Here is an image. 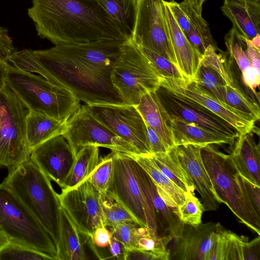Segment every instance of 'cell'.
I'll list each match as a JSON object with an SVG mask.
<instances>
[{"label": "cell", "mask_w": 260, "mask_h": 260, "mask_svg": "<svg viewBox=\"0 0 260 260\" xmlns=\"http://www.w3.org/2000/svg\"><path fill=\"white\" fill-rule=\"evenodd\" d=\"M160 85L212 112L235 128L240 135L254 131L255 123L243 114L199 87L193 80L161 77Z\"/></svg>", "instance_id": "5bb4252c"}, {"label": "cell", "mask_w": 260, "mask_h": 260, "mask_svg": "<svg viewBox=\"0 0 260 260\" xmlns=\"http://www.w3.org/2000/svg\"><path fill=\"white\" fill-rule=\"evenodd\" d=\"M206 1V0H202V3L203 4V5L204 3Z\"/></svg>", "instance_id": "11a10c76"}, {"label": "cell", "mask_w": 260, "mask_h": 260, "mask_svg": "<svg viewBox=\"0 0 260 260\" xmlns=\"http://www.w3.org/2000/svg\"><path fill=\"white\" fill-rule=\"evenodd\" d=\"M218 222L201 223L197 226L185 224L180 237L175 239L169 259L207 260L216 239Z\"/></svg>", "instance_id": "ac0fdd59"}, {"label": "cell", "mask_w": 260, "mask_h": 260, "mask_svg": "<svg viewBox=\"0 0 260 260\" xmlns=\"http://www.w3.org/2000/svg\"><path fill=\"white\" fill-rule=\"evenodd\" d=\"M208 145L201 147V154L214 189L221 203L225 204L239 219L260 235V215L253 208L242 177L230 155Z\"/></svg>", "instance_id": "5b68a950"}, {"label": "cell", "mask_w": 260, "mask_h": 260, "mask_svg": "<svg viewBox=\"0 0 260 260\" xmlns=\"http://www.w3.org/2000/svg\"><path fill=\"white\" fill-rule=\"evenodd\" d=\"M252 44L257 49H260V36H256L252 40H250Z\"/></svg>", "instance_id": "db71d44e"}, {"label": "cell", "mask_w": 260, "mask_h": 260, "mask_svg": "<svg viewBox=\"0 0 260 260\" xmlns=\"http://www.w3.org/2000/svg\"><path fill=\"white\" fill-rule=\"evenodd\" d=\"M126 40L133 31L138 0H96Z\"/></svg>", "instance_id": "83f0119b"}, {"label": "cell", "mask_w": 260, "mask_h": 260, "mask_svg": "<svg viewBox=\"0 0 260 260\" xmlns=\"http://www.w3.org/2000/svg\"><path fill=\"white\" fill-rule=\"evenodd\" d=\"M99 147L87 145L76 154L72 167L66 180L64 187L68 189L86 180L98 166L100 159Z\"/></svg>", "instance_id": "484cf974"}, {"label": "cell", "mask_w": 260, "mask_h": 260, "mask_svg": "<svg viewBox=\"0 0 260 260\" xmlns=\"http://www.w3.org/2000/svg\"><path fill=\"white\" fill-rule=\"evenodd\" d=\"M100 201L105 226L112 228L126 223L136 222L134 217L106 192L100 193Z\"/></svg>", "instance_id": "e575fe53"}, {"label": "cell", "mask_w": 260, "mask_h": 260, "mask_svg": "<svg viewBox=\"0 0 260 260\" xmlns=\"http://www.w3.org/2000/svg\"><path fill=\"white\" fill-rule=\"evenodd\" d=\"M259 236L249 242L246 241L244 242L242 247L243 260H259Z\"/></svg>", "instance_id": "ee69618b"}, {"label": "cell", "mask_w": 260, "mask_h": 260, "mask_svg": "<svg viewBox=\"0 0 260 260\" xmlns=\"http://www.w3.org/2000/svg\"><path fill=\"white\" fill-rule=\"evenodd\" d=\"M146 126L147 138L152 153L167 152L169 149L156 133L146 124Z\"/></svg>", "instance_id": "7dc6e473"}, {"label": "cell", "mask_w": 260, "mask_h": 260, "mask_svg": "<svg viewBox=\"0 0 260 260\" xmlns=\"http://www.w3.org/2000/svg\"><path fill=\"white\" fill-rule=\"evenodd\" d=\"M113 171L106 193L121 205L142 228L157 234V219L147 173L126 154L112 151Z\"/></svg>", "instance_id": "277c9868"}, {"label": "cell", "mask_w": 260, "mask_h": 260, "mask_svg": "<svg viewBox=\"0 0 260 260\" xmlns=\"http://www.w3.org/2000/svg\"><path fill=\"white\" fill-rule=\"evenodd\" d=\"M166 119L171 129L175 146L192 144L202 147L213 144L232 145L236 139L193 123L176 119Z\"/></svg>", "instance_id": "44dd1931"}, {"label": "cell", "mask_w": 260, "mask_h": 260, "mask_svg": "<svg viewBox=\"0 0 260 260\" xmlns=\"http://www.w3.org/2000/svg\"><path fill=\"white\" fill-rule=\"evenodd\" d=\"M2 183L36 217L57 247L61 206L50 179L29 158L8 173Z\"/></svg>", "instance_id": "3957f363"}, {"label": "cell", "mask_w": 260, "mask_h": 260, "mask_svg": "<svg viewBox=\"0 0 260 260\" xmlns=\"http://www.w3.org/2000/svg\"><path fill=\"white\" fill-rule=\"evenodd\" d=\"M13 41L7 29L0 26V59L7 61V58L14 52Z\"/></svg>", "instance_id": "b9f144b4"}, {"label": "cell", "mask_w": 260, "mask_h": 260, "mask_svg": "<svg viewBox=\"0 0 260 260\" xmlns=\"http://www.w3.org/2000/svg\"><path fill=\"white\" fill-rule=\"evenodd\" d=\"M155 93L165 118L193 123L235 139L240 135L232 126L212 112L169 92L160 85Z\"/></svg>", "instance_id": "9a60e30c"}, {"label": "cell", "mask_w": 260, "mask_h": 260, "mask_svg": "<svg viewBox=\"0 0 260 260\" xmlns=\"http://www.w3.org/2000/svg\"><path fill=\"white\" fill-rule=\"evenodd\" d=\"M201 147L185 144L175 146L174 148L194 189L201 196L204 211H214L218 209L221 202L204 165L201 154Z\"/></svg>", "instance_id": "e0dca14e"}, {"label": "cell", "mask_w": 260, "mask_h": 260, "mask_svg": "<svg viewBox=\"0 0 260 260\" xmlns=\"http://www.w3.org/2000/svg\"><path fill=\"white\" fill-rule=\"evenodd\" d=\"M254 1L260 3V0H254Z\"/></svg>", "instance_id": "9f6ffc18"}, {"label": "cell", "mask_w": 260, "mask_h": 260, "mask_svg": "<svg viewBox=\"0 0 260 260\" xmlns=\"http://www.w3.org/2000/svg\"><path fill=\"white\" fill-rule=\"evenodd\" d=\"M86 106L98 121L135 147L140 154H152L145 122L135 106L127 104Z\"/></svg>", "instance_id": "7c38bea8"}, {"label": "cell", "mask_w": 260, "mask_h": 260, "mask_svg": "<svg viewBox=\"0 0 260 260\" xmlns=\"http://www.w3.org/2000/svg\"><path fill=\"white\" fill-rule=\"evenodd\" d=\"M6 84L30 111L44 113L62 122L81 107L69 89L51 83L40 75L19 69L8 62Z\"/></svg>", "instance_id": "8992f818"}, {"label": "cell", "mask_w": 260, "mask_h": 260, "mask_svg": "<svg viewBox=\"0 0 260 260\" xmlns=\"http://www.w3.org/2000/svg\"><path fill=\"white\" fill-rule=\"evenodd\" d=\"M27 14L55 45L126 40L96 0H32Z\"/></svg>", "instance_id": "7a4b0ae2"}, {"label": "cell", "mask_w": 260, "mask_h": 260, "mask_svg": "<svg viewBox=\"0 0 260 260\" xmlns=\"http://www.w3.org/2000/svg\"><path fill=\"white\" fill-rule=\"evenodd\" d=\"M106 226H102L97 228L93 232L91 239L94 246L100 248L108 247L112 239L111 231Z\"/></svg>", "instance_id": "f6af8a7d"}, {"label": "cell", "mask_w": 260, "mask_h": 260, "mask_svg": "<svg viewBox=\"0 0 260 260\" xmlns=\"http://www.w3.org/2000/svg\"><path fill=\"white\" fill-rule=\"evenodd\" d=\"M113 158L111 153L100 159L87 180L100 193L106 192L112 177Z\"/></svg>", "instance_id": "8d00e7d4"}, {"label": "cell", "mask_w": 260, "mask_h": 260, "mask_svg": "<svg viewBox=\"0 0 260 260\" xmlns=\"http://www.w3.org/2000/svg\"><path fill=\"white\" fill-rule=\"evenodd\" d=\"M242 39L246 44V48L245 52L251 67L260 73V49L256 48L250 40Z\"/></svg>", "instance_id": "bcb514c9"}, {"label": "cell", "mask_w": 260, "mask_h": 260, "mask_svg": "<svg viewBox=\"0 0 260 260\" xmlns=\"http://www.w3.org/2000/svg\"><path fill=\"white\" fill-rule=\"evenodd\" d=\"M242 78L244 83L256 94L255 90L260 84V73L251 67L242 72Z\"/></svg>", "instance_id": "c3c4849f"}, {"label": "cell", "mask_w": 260, "mask_h": 260, "mask_svg": "<svg viewBox=\"0 0 260 260\" xmlns=\"http://www.w3.org/2000/svg\"><path fill=\"white\" fill-rule=\"evenodd\" d=\"M185 195L184 203L178 206L179 218L184 224L197 226L202 223L203 205L194 193L189 192Z\"/></svg>", "instance_id": "d590c367"}, {"label": "cell", "mask_w": 260, "mask_h": 260, "mask_svg": "<svg viewBox=\"0 0 260 260\" xmlns=\"http://www.w3.org/2000/svg\"><path fill=\"white\" fill-rule=\"evenodd\" d=\"M51 260L36 251L9 242L0 250V260Z\"/></svg>", "instance_id": "74e56055"}, {"label": "cell", "mask_w": 260, "mask_h": 260, "mask_svg": "<svg viewBox=\"0 0 260 260\" xmlns=\"http://www.w3.org/2000/svg\"><path fill=\"white\" fill-rule=\"evenodd\" d=\"M9 242V240L6 235L0 228V250Z\"/></svg>", "instance_id": "f5cc1de1"}, {"label": "cell", "mask_w": 260, "mask_h": 260, "mask_svg": "<svg viewBox=\"0 0 260 260\" xmlns=\"http://www.w3.org/2000/svg\"><path fill=\"white\" fill-rule=\"evenodd\" d=\"M149 156L161 172L185 193H194L193 185L179 160L174 147L166 152L152 153Z\"/></svg>", "instance_id": "4316f807"}, {"label": "cell", "mask_w": 260, "mask_h": 260, "mask_svg": "<svg viewBox=\"0 0 260 260\" xmlns=\"http://www.w3.org/2000/svg\"><path fill=\"white\" fill-rule=\"evenodd\" d=\"M242 180L249 201L257 214L260 215V186L243 177Z\"/></svg>", "instance_id": "7bdbcfd3"}, {"label": "cell", "mask_w": 260, "mask_h": 260, "mask_svg": "<svg viewBox=\"0 0 260 260\" xmlns=\"http://www.w3.org/2000/svg\"><path fill=\"white\" fill-rule=\"evenodd\" d=\"M62 135L69 144L74 157L80 149L87 145L106 148L129 155L140 154L135 147L98 121L86 105L81 106L68 120Z\"/></svg>", "instance_id": "30bf717a"}, {"label": "cell", "mask_w": 260, "mask_h": 260, "mask_svg": "<svg viewBox=\"0 0 260 260\" xmlns=\"http://www.w3.org/2000/svg\"><path fill=\"white\" fill-rule=\"evenodd\" d=\"M224 103L243 114L254 123L259 119L258 105L248 97L238 85L231 87L226 85Z\"/></svg>", "instance_id": "d6a6232c"}, {"label": "cell", "mask_w": 260, "mask_h": 260, "mask_svg": "<svg viewBox=\"0 0 260 260\" xmlns=\"http://www.w3.org/2000/svg\"><path fill=\"white\" fill-rule=\"evenodd\" d=\"M8 62L0 59V92L6 85Z\"/></svg>", "instance_id": "816d5d0a"}, {"label": "cell", "mask_w": 260, "mask_h": 260, "mask_svg": "<svg viewBox=\"0 0 260 260\" xmlns=\"http://www.w3.org/2000/svg\"><path fill=\"white\" fill-rule=\"evenodd\" d=\"M223 14L241 38L252 40L260 33V3L254 0H224Z\"/></svg>", "instance_id": "ffe728a7"}, {"label": "cell", "mask_w": 260, "mask_h": 260, "mask_svg": "<svg viewBox=\"0 0 260 260\" xmlns=\"http://www.w3.org/2000/svg\"><path fill=\"white\" fill-rule=\"evenodd\" d=\"M124 260H158L152 252L137 249L124 248Z\"/></svg>", "instance_id": "681fc988"}, {"label": "cell", "mask_w": 260, "mask_h": 260, "mask_svg": "<svg viewBox=\"0 0 260 260\" xmlns=\"http://www.w3.org/2000/svg\"><path fill=\"white\" fill-rule=\"evenodd\" d=\"M30 111L6 84L0 92V167L8 173L29 159L26 118Z\"/></svg>", "instance_id": "9c48e42d"}, {"label": "cell", "mask_w": 260, "mask_h": 260, "mask_svg": "<svg viewBox=\"0 0 260 260\" xmlns=\"http://www.w3.org/2000/svg\"><path fill=\"white\" fill-rule=\"evenodd\" d=\"M191 1H198V0H191Z\"/></svg>", "instance_id": "6f0895ef"}, {"label": "cell", "mask_w": 260, "mask_h": 260, "mask_svg": "<svg viewBox=\"0 0 260 260\" xmlns=\"http://www.w3.org/2000/svg\"><path fill=\"white\" fill-rule=\"evenodd\" d=\"M138 225L136 222H129L112 227V238L120 242L124 248L133 249L135 230Z\"/></svg>", "instance_id": "ab89813d"}, {"label": "cell", "mask_w": 260, "mask_h": 260, "mask_svg": "<svg viewBox=\"0 0 260 260\" xmlns=\"http://www.w3.org/2000/svg\"><path fill=\"white\" fill-rule=\"evenodd\" d=\"M164 1L138 0L130 39L138 46L154 51L177 67L166 20Z\"/></svg>", "instance_id": "8fae6325"}, {"label": "cell", "mask_w": 260, "mask_h": 260, "mask_svg": "<svg viewBox=\"0 0 260 260\" xmlns=\"http://www.w3.org/2000/svg\"><path fill=\"white\" fill-rule=\"evenodd\" d=\"M145 123L153 129L169 150L175 146L171 128L157 100L155 91L144 94L135 106Z\"/></svg>", "instance_id": "603a6c76"}, {"label": "cell", "mask_w": 260, "mask_h": 260, "mask_svg": "<svg viewBox=\"0 0 260 260\" xmlns=\"http://www.w3.org/2000/svg\"><path fill=\"white\" fill-rule=\"evenodd\" d=\"M161 76L141 48L131 39L123 41L111 73V82L125 104L137 105L141 97L155 92Z\"/></svg>", "instance_id": "ba28073f"}, {"label": "cell", "mask_w": 260, "mask_h": 260, "mask_svg": "<svg viewBox=\"0 0 260 260\" xmlns=\"http://www.w3.org/2000/svg\"><path fill=\"white\" fill-rule=\"evenodd\" d=\"M148 174L154 183L162 188L178 206L185 199V193L172 182L153 162L149 154L131 155Z\"/></svg>", "instance_id": "1f68e13d"}, {"label": "cell", "mask_w": 260, "mask_h": 260, "mask_svg": "<svg viewBox=\"0 0 260 260\" xmlns=\"http://www.w3.org/2000/svg\"><path fill=\"white\" fill-rule=\"evenodd\" d=\"M58 197L61 207L87 239H91L97 228L105 226L100 193L87 179L72 188L61 189Z\"/></svg>", "instance_id": "4fadbf2b"}, {"label": "cell", "mask_w": 260, "mask_h": 260, "mask_svg": "<svg viewBox=\"0 0 260 260\" xmlns=\"http://www.w3.org/2000/svg\"><path fill=\"white\" fill-rule=\"evenodd\" d=\"M108 247L112 258L117 259H124V247L120 242L112 238Z\"/></svg>", "instance_id": "f907efd6"}, {"label": "cell", "mask_w": 260, "mask_h": 260, "mask_svg": "<svg viewBox=\"0 0 260 260\" xmlns=\"http://www.w3.org/2000/svg\"><path fill=\"white\" fill-rule=\"evenodd\" d=\"M123 41L58 45L49 49L14 52L7 59L16 68L40 75L69 89L86 105H122L111 80Z\"/></svg>", "instance_id": "6da1fadb"}, {"label": "cell", "mask_w": 260, "mask_h": 260, "mask_svg": "<svg viewBox=\"0 0 260 260\" xmlns=\"http://www.w3.org/2000/svg\"><path fill=\"white\" fill-rule=\"evenodd\" d=\"M80 233L61 207L59 240L56 247L57 260L88 259Z\"/></svg>", "instance_id": "d4e9b609"}, {"label": "cell", "mask_w": 260, "mask_h": 260, "mask_svg": "<svg viewBox=\"0 0 260 260\" xmlns=\"http://www.w3.org/2000/svg\"><path fill=\"white\" fill-rule=\"evenodd\" d=\"M164 2L166 20L177 67L184 79L193 80L201 66L203 55L196 51L185 36Z\"/></svg>", "instance_id": "d6986e66"}, {"label": "cell", "mask_w": 260, "mask_h": 260, "mask_svg": "<svg viewBox=\"0 0 260 260\" xmlns=\"http://www.w3.org/2000/svg\"><path fill=\"white\" fill-rule=\"evenodd\" d=\"M67 122L59 121L42 113L30 111L26 118V135L31 151L46 140L63 134Z\"/></svg>", "instance_id": "cb8c5ba5"}, {"label": "cell", "mask_w": 260, "mask_h": 260, "mask_svg": "<svg viewBox=\"0 0 260 260\" xmlns=\"http://www.w3.org/2000/svg\"><path fill=\"white\" fill-rule=\"evenodd\" d=\"M0 228L9 242L57 260L56 247L51 236L3 183L0 184Z\"/></svg>", "instance_id": "52a82bcc"}, {"label": "cell", "mask_w": 260, "mask_h": 260, "mask_svg": "<svg viewBox=\"0 0 260 260\" xmlns=\"http://www.w3.org/2000/svg\"><path fill=\"white\" fill-rule=\"evenodd\" d=\"M139 47L151 61L161 77L184 79L177 67L170 60L150 49Z\"/></svg>", "instance_id": "f35d334b"}, {"label": "cell", "mask_w": 260, "mask_h": 260, "mask_svg": "<svg viewBox=\"0 0 260 260\" xmlns=\"http://www.w3.org/2000/svg\"><path fill=\"white\" fill-rule=\"evenodd\" d=\"M179 4L189 19V30L186 37L196 51L203 55L210 45L215 47L208 23L187 0Z\"/></svg>", "instance_id": "f546056e"}, {"label": "cell", "mask_w": 260, "mask_h": 260, "mask_svg": "<svg viewBox=\"0 0 260 260\" xmlns=\"http://www.w3.org/2000/svg\"><path fill=\"white\" fill-rule=\"evenodd\" d=\"M29 158L60 188L64 187L74 156L62 135L54 136L35 147Z\"/></svg>", "instance_id": "2e32d148"}, {"label": "cell", "mask_w": 260, "mask_h": 260, "mask_svg": "<svg viewBox=\"0 0 260 260\" xmlns=\"http://www.w3.org/2000/svg\"><path fill=\"white\" fill-rule=\"evenodd\" d=\"M246 241L225 230L218 223L217 236L209 252V260H243L242 247Z\"/></svg>", "instance_id": "f1b7e54d"}, {"label": "cell", "mask_w": 260, "mask_h": 260, "mask_svg": "<svg viewBox=\"0 0 260 260\" xmlns=\"http://www.w3.org/2000/svg\"><path fill=\"white\" fill-rule=\"evenodd\" d=\"M165 2L181 30L186 37L189 30L190 27L189 19L186 13L181 8L179 3L174 0L165 1Z\"/></svg>", "instance_id": "60d3db41"}, {"label": "cell", "mask_w": 260, "mask_h": 260, "mask_svg": "<svg viewBox=\"0 0 260 260\" xmlns=\"http://www.w3.org/2000/svg\"><path fill=\"white\" fill-rule=\"evenodd\" d=\"M193 81L201 89L224 103L226 84L213 68L201 62Z\"/></svg>", "instance_id": "836d02e7"}, {"label": "cell", "mask_w": 260, "mask_h": 260, "mask_svg": "<svg viewBox=\"0 0 260 260\" xmlns=\"http://www.w3.org/2000/svg\"><path fill=\"white\" fill-rule=\"evenodd\" d=\"M146 181L156 215H158L162 228L172 239L179 238L184 230L185 224L159 196L155 183L147 173Z\"/></svg>", "instance_id": "4dcf8cb0"}, {"label": "cell", "mask_w": 260, "mask_h": 260, "mask_svg": "<svg viewBox=\"0 0 260 260\" xmlns=\"http://www.w3.org/2000/svg\"><path fill=\"white\" fill-rule=\"evenodd\" d=\"M252 132L240 135L230 156L240 175L260 186L259 144Z\"/></svg>", "instance_id": "7402d4cb"}]
</instances>
